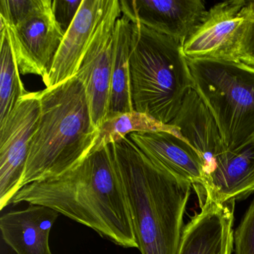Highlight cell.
<instances>
[{
  "label": "cell",
  "instance_id": "22",
  "mask_svg": "<svg viewBox=\"0 0 254 254\" xmlns=\"http://www.w3.org/2000/svg\"><path fill=\"white\" fill-rule=\"evenodd\" d=\"M83 0H54L53 1V11L55 17L66 34L74 19L76 17Z\"/></svg>",
  "mask_w": 254,
  "mask_h": 254
},
{
  "label": "cell",
  "instance_id": "16",
  "mask_svg": "<svg viewBox=\"0 0 254 254\" xmlns=\"http://www.w3.org/2000/svg\"><path fill=\"white\" fill-rule=\"evenodd\" d=\"M254 191V142L239 151L227 150L202 190L212 200L224 203L246 198Z\"/></svg>",
  "mask_w": 254,
  "mask_h": 254
},
{
  "label": "cell",
  "instance_id": "19",
  "mask_svg": "<svg viewBox=\"0 0 254 254\" xmlns=\"http://www.w3.org/2000/svg\"><path fill=\"white\" fill-rule=\"evenodd\" d=\"M0 69V125L11 115L21 97L28 93L20 78L5 26L1 23Z\"/></svg>",
  "mask_w": 254,
  "mask_h": 254
},
{
  "label": "cell",
  "instance_id": "13",
  "mask_svg": "<svg viewBox=\"0 0 254 254\" xmlns=\"http://www.w3.org/2000/svg\"><path fill=\"white\" fill-rule=\"evenodd\" d=\"M172 126L197 153L204 166V187L215 169L217 160L227 151L219 129L207 107L194 89L186 95Z\"/></svg>",
  "mask_w": 254,
  "mask_h": 254
},
{
  "label": "cell",
  "instance_id": "18",
  "mask_svg": "<svg viewBox=\"0 0 254 254\" xmlns=\"http://www.w3.org/2000/svg\"><path fill=\"white\" fill-rule=\"evenodd\" d=\"M99 130V136L91 151L121 140L132 133L167 131L181 136L178 127L170 124H163L153 117L135 110L107 119Z\"/></svg>",
  "mask_w": 254,
  "mask_h": 254
},
{
  "label": "cell",
  "instance_id": "4",
  "mask_svg": "<svg viewBox=\"0 0 254 254\" xmlns=\"http://www.w3.org/2000/svg\"><path fill=\"white\" fill-rule=\"evenodd\" d=\"M133 109L163 124H170L194 81L176 40L140 23H132L129 59Z\"/></svg>",
  "mask_w": 254,
  "mask_h": 254
},
{
  "label": "cell",
  "instance_id": "5",
  "mask_svg": "<svg viewBox=\"0 0 254 254\" xmlns=\"http://www.w3.org/2000/svg\"><path fill=\"white\" fill-rule=\"evenodd\" d=\"M194 90L229 151L254 142V66L240 61L188 59Z\"/></svg>",
  "mask_w": 254,
  "mask_h": 254
},
{
  "label": "cell",
  "instance_id": "9",
  "mask_svg": "<svg viewBox=\"0 0 254 254\" xmlns=\"http://www.w3.org/2000/svg\"><path fill=\"white\" fill-rule=\"evenodd\" d=\"M246 0L215 4L183 46L188 59L236 60L247 20Z\"/></svg>",
  "mask_w": 254,
  "mask_h": 254
},
{
  "label": "cell",
  "instance_id": "1",
  "mask_svg": "<svg viewBox=\"0 0 254 254\" xmlns=\"http://www.w3.org/2000/svg\"><path fill=\"white\" fill-rule=\"evenodd\" d=\"M47 206L119 246L139 248L121 175L110 145L62 175L20 189L11 201Z\"/></svg>",
  "mask_w": 254,
  "mask_h": 254
},
{
  "label": "cell",
  "instance_id": "21",
  "mask_svg": "<svg viewBox=\"0 0 254 254\" xmlns=\"http://www.w3.org/2000/svg\"><path fill=\"white\" fill-rule=\"evenodd\" d=\"M236 60L254 66V17L248 15V11L246 23L236 50Z\"/></svg>",
  "mask_w": 254,
  "mask_h": 254
},
{
  "label": "cell",
  "instance_id": "2",
  "mask_svg": "<svg viewBox=\"0 0 254 254\" xmlns=\"http://www.w3.org/2000/svg\"><path fill=\"white\" fill-rule=\"evenodd\" d=\"M123 180L142 254H178L191 183L148 159L131 139L109 144Z\"/></svg>",
  "mask_w": 254,
  "mask_h": 254
},
{
  "label": "cell",
  "instance_id": "14",
  "mask_svg": "<svg viewBox=\"0 0 254 254\" xmlns=\"http://www.w3.org/2000/svg\"><path fill=\"white\" fill-rule=\"evenodd\" d=\"M129 138L153 163L200 190L204 166L197 153L183 138L167 131L132 133Z\"/></svg>",
  "mask_w": 254,
  "mask_h": 254
},
{
  "label": "cell",
  "instance_id": "15",
  "mask_svg": "<svg viewBox=\"0 0 254 254\" xmlns=\"http://www.w3.org/2000/svg\"><path fill=\"white\" fill-rule=\"evenodd\" d=\"M59 213L47 206L29 204L0 218L4 242L17 254H53L50 235Z\"/></svg>",
  "mask_w": 254,
  "mask_h": 254
},
{
  "label": "cell",
  "instance_id": "10",
  "mask_svg": "<svg viewBox=\"0 0 254 254\" xmlns=\"http://www.w3.org/2000/svg\"><path fill=\"white\" fill-rule=\"evenodd\" d=\"M122 14L132 23L167 35L184 46L207 13L201 0H120Z\"/></svg>",
  "mask_w": 254,
  "mask_h": 254
},
{
  "label": "cell",
  "instance_id": "6",
  "mask_svg": "<svg viewBox=\"0 0 254 254\" xmlns=\"http://www.w3.org/2000/svg\"><path fill=\"white\" fill-rule=\"evenodd\" d=\"M20 75L45 79L65 33L53 11L52 0H39L35 9L16 24L5 23Z\"/></svg>",
  "mask_w": 254,
  "mask_h": 254
},
{
  "label": "cell",
  "instance_id": "20",
  "mask_svg": "<svg viewBox=\"0 0 254 254\" xmlns=\"http://www.w3.org/2000/svg\"><path fill=\"white\" fill-rule=\"evenodd\" d=\"M235 254H254V198L234 233Z\"/></svg>",
  "mask_w": 254,
  "mask_h": 254
},
{
  "label": "cell",
  "instance_id": "17",
  "mask_svg": "<svg viewBox=\"0 0 254 254\" xmlns=\"http://www.w3.org/2000/svg\"><path fill=\"white\" fill-rule=\"evenodd\" d=\"M132 23L122 14L116 23L111 94L107 119L134 111L130 93L129 59L131 51Z\"/></svg>",
  "mask_w": 254,
  "mask_h": 254
},
{
  "label": "cell",
  "instance_id": "3",
  "mask_svg": "<svg viewBox=\"0 0 254 254\" xmlns=\"http://www.w3.org/2000/svg\"><path fill=\"white\" fill-rule=\"evenodd\" d=\"M99 134L85 87L76 76L41 90V116L20 190L75 167L90 154Z\"/></svg>",
  "mask_w": 254,
  "mask_h": 254
},
{
  "label": "cell",
  "instance_id": "12",
  "mask_svg": "<svg viewBox=\"0 0 254 254\" xmlns=\"http://www.w3.org/2000/svg\"><path fill=\"white\" fill-rule=\"evenodd\" d=\"M111 0H83L79 11L53 59L45 79L46 88H53L78 73L83 57L106 14Z\"/></svg>",
  "mask_w": 254,
  "mask_h": 254
},
{
  "label": "cell",
  "instance_id": "11",
  "mask_svg": "<svg viewBox=\"0 0 254 254\" xmlns=\"http://www.w3.org/2000/svg\"><path fill=\"white\" fill-rule=\"evenodd\" d=\"M200 211L185 225L178 254H232L234 248L235 203H218L199 195Z\"/></svg>",
  "mask_w": 254,
  "mask_h": 254
},
{
  "label": "cell",
  "instance_id": "7",
  "mask_svg": "<svg viewBox=\"0 0 254 254\" xmlns=\"http://www.w3.org/2000/svg\"><path fill=\"white\" fill-rule=\"evenodd\" d=\"M41 116V91L28 92L0 125V209L20 190L31 142Z\"/></svg>",
  "mask_w": 254,
  "mask_h": 254
},
{
  "label": "cell",
  "instance_id": "8",
  "mask_svg": "<svg viewBox=\"0 0 254 254\" xmlns=\"http://www.w3.org/2000/svg\"><path fill=\"white\" fill-rule=\"evenodd\" d=\"M122 16L119 0H111L75 76L85 87L93 124L106 120L111 94L116 23Z\"/></svg>",
  "mask_w": 254,
  "mask_h": 254
}]
</instances>
